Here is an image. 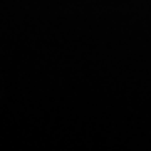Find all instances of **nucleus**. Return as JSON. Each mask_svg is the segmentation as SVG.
Returning a JSON list of instances; mask_svg holds the SVG:
<instances>
[]
</instances>
